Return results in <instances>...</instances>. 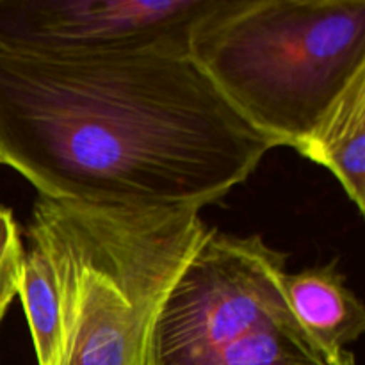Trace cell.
I'll return each instance as SVG.
<instances>
[{
	"mask_svg": "<svg viewBox=\"0 0 365 365\" xmlns=\"http://www.w3.org/2000/svg\"><path fill=\"white\" fill-rule=\"evenodd\" d=\"M25 246L13 212L0 205V323L18 296Z\"/></svg>",
	"mask_w": 365,
	"mask_h": 365,
	"instance_id": "9",
	"label": "cell"
},
{
	"mask_svg": "<svg viewBox=\"0 0 365 365\" xmlns=\"http://www.w3.org/2000/svg\"><path fill=\"white\" fill-rule=\"evenodd\" d=\"M189 57L246 123L296 148L365 70V0H216Z\"/></svg>",
	"mask_w": 365,
	"mask_h": 365,
	"instance_id": "3",
	"label": "cell"
},
{
	"mask_svg": "<svg viewBox=\"0 0 365 365\" xmlns=\"http://www.w3.org/2000/svg\"><path fill=\"white\" fill-rule=\"evenodd\" d=\"M18 296L31 328L38 365H61L64 317L59 280L48 253L27 239Z\"/></svg>",
	"mask_w": 365,
	"mask_h": 365,
	"instance_id": "8",
	"label": "cell"
},
{
	"mask_svg": "<svg viewBox=\"0 0 365 365\" xmlns=\"http://www.w3.org/2000/svg\"><path fill=\"white\" fill-rule=\"evenodd\" d=\"M284 292L296 321L327 348L346 349L364 334V303L346 285L337 260L285 273Z\"/></svg>",
	"mask_w": 365,
	"mask_h": 365,
	"instance_id": "7",
	"label": "cell"
},
{
	"mask_svg": "<svg viewBox=\"0 0 365 365\" xmlns=\"http://www.w3.org/2000/svg\"><path fill=\"white\" fill-rule=\"evenodd\" d=\"M209 227L195 209L86 205L39 196L27 239L52 260L61 365H146L153 317Z\"/></svg>",
	"mask_w": 365,
	"mask_h": 365,
	"instance_id": "2",
	"label": "cell"
},
{
	"mask_svg": "<svg viewBox=\"0 0 365 365\" xmlns=\"http://www.w3.org/2000/svg\"><path fill=\"white\" fill-rule=\"evenodd\" d=\"M273 148L189 52H0V164L39 196L202 210L248 180Z\"/></svg>",
	"mask_w": 365,
	"mask_h": 365,
	"instance_id": "1",
	"label": "cell"
},
{
	"mask_svg": "<svg viewBox=\"0 0 365 365\" xmlns=\"http://www.w3.org/2000/svg\"><path fill=\"white\" fill-rule=\"evenodd\" d=\"M285 273L287 255L260 235L209 234L157 309L146 365H356L296 321Z\"/></svg>",
	"mask_w": 365,
	"mask_h": 365,
	"instance_id": "4",
	"label": "cell"
},
{
	"mask_svg": "<svg viewBox=\"0 0 365 365\" xmlns=\"http://www.w3.org/2000/svg\"><path fill=\"white\" fill-rule=\"evenodd\" d=\"M294 150L327 168L359 212H365V70L353 77Z\"/></svg>",
	"mask_w": 365,
	"mask_h": 365,
	"instance_id": "6",
	"label": "cell"
},
{
	"mask_svg": "<svg viewBox=\"0 0 365 365\" xmlns=\"http://www.w3.org/2000/svg\"><path fill=\"white\" fill-rule=\"evenodd\" d=\"M216 0H0V52L39 59L189 52Z\"/></svg>",
	"mask_w": 365,
	"mask_h": 365,
	"instance_id": "5",
	"label": "cell"
}]
</instances>
